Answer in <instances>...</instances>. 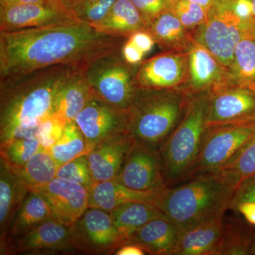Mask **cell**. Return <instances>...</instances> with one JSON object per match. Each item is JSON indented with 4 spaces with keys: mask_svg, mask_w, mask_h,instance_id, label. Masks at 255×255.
<instances>
[{
    "mask_svg": "<svg viewBox=\"0 0 255 255\" xmlns=\"http://www.w3.org/2000/svg\"><path fill=\"white\" fill-rule=\"evenodd\" d=\"M127 40L81 22L0 31V82L55 65L85 68Z\"/></svg>",
    "mask_w": 255,
    "mask_h": 255,
    "instance_id": "1",
    "label": "cell"
},
{
    "mask_svg": "<svg viewBox=\"0 0 255 255\" xmlns=\"http://www.w3.org/2000/svg\"><path fill=\"white\" fill-rule=\"evenodd\" d=\"M78 68L55 65L0 82V143L37 137L42 121L53 113L60 85Z\"/></svg>",
    "mask_w": 255,
    "mask_h": 255,
    "instance_id": "2",
    "label": "cell"
},
{
    "mask_svg": "<svg viewBox=\"0 0 255 255\" xmlns=\"http://www.w3.org/2000/svg\"><path fill=\"white\" fill-rule=\"evenodd\" d=\"M236 189L216 174L197 176L164 189L157 207L179 231L223 217Z\"/></svg>",
    "mask_w": 255,
    "mask_h": 255,
    "instance_id": "3",
    "label": "cell"
},
{
    "mask_svg": "<svg viewBox=\"0 0 255 255\" xmlns=\"http://www.w3.org/2000/svg\"><path fill=\"white\" fill-rule=\"evenodd\" d=\"M189 98L181 90L139 88L129 109V136L136 143L159 150L182 120Z\"/></svg>",
    "mask_w": 255,
    "mask_h": 255,
    "instance_id": "4",
    "label": "cell"
},
{
    "mask_svg": "<svg viewBox=\"0 0 255 255\" xmlns=\"http://www.w3.org/2000/svg\"><path fill=\"white\" fill-rule=\"evenodd\" d=\"M208 93L189 95L182 120L159 152L166 184L169 188L190 180L205 134Z\"/></svg>",
    "mask_w": 255,
    "mask_h": 255,
    "instance_id": "5",
    "label": "cell"
},
{
    "mask_svg": "<svg viewBox=\"0 0 255 255\" xmlns=\"http://www.w3.org/2000/svg\"><path fill=\"white\" fill-rule=\"evenodd\" d=\"M253 34H255V21L242 17L233 0H213L205 23L195 30L192 37L227 69L238 43Z\"/></svg>",
    "mask_w": 255,
    "mask_h": 255,
    "instance_id": "6",
    "label": "cell"
},
{
    "mask_svg": "<svg viewBox=\"0 0 255 255\" xmlns=\"http://www.w3.org/2000/svg\"><path fill=\"white\" fill-rule=\"evenodd\" d=\"M138 66L128 64L119 48L89 63L85 72L96 97L117 108L129 110L139 90L134 83Z\"/></svg>",
    "mask_w": 255,
    "mask_h": 255,
    "instance_id": "7",
    "label": "cell"
},
{
    "mask_svg": "<svg viewBox=\"0 0 255 255\" xmlns=\"http://www.w3.org/2000/svg\"><path fill=\"white\" fill-rule=\"evenodd\" d=\"M255 135V122L207 128L191 179L216 174Z\"/></svg>",
    "mask_w": 255,
    "mask_h": 255,
    "instance_id": "8",
    "label": "cell"
},
{
    "mask_svg": "<svg viewBox=\"0 0 255 255\" xmlns=\"http://www.w3.org/2000/svg\"><path fill=\"white\" fill-rule=\"evenodd\" d=\"M72 243L76 253L114 255L123 246L110 211L89 207L70 226Z\"/></svg>",
    "mask_w": 255,
    "mask_h": 255,
    "instance_id": "9",
    "label": "cell"
},
{
    "mask_svg": "<svg viewBox=\"0 0 255 255\" xmlns=\"http://www.w3.org/2000/svg\"><path fill=\"white\" fill-rule=\"evenodd\" d=\"M76 253L72 243L70 226L50 220L37 226L28 232L11 238L4 248L0 249L1 255H55Z\"/></svg>",
    "mask_w": 255,
    "mask_h": 255,
    "instance_id": "10",
    "label": "cell"
},
{
    "mask_svg": "<svg viewBox=\"0 0 255 255\" xmlns=\"http://www.w3.org/2000/svg\"><path fill=\"white\" fill-rule=\"evenodd\" d=\"M79 22L60 3L53 0L0 6V31L62 26Z\"/></svg>",
    "mask_w": 255,
    "mask_h": 255,
    "instance_id": "11",
    "label": "cell"
},
{
    "mask_svg": "<svg viewBox=\"0 0 255 255\" xmlns=\"http://www.w3.org/2000/svg\"><path fill=\"white\" fill-rule=\"evenodd\" d=\"M129 120V110L117 108L95 97L77 116L75 122L85 135L90 152L101 142L128 132Z\"/></svg>",
    "mask_w": 255,
    "mask_h": 255,
    "instance_id": "12",
    "label": "cell"
},
{
    "mask_svg": "<svg viewBox=\"0 0 255 255\" xmlns=\"http://www.w3.org/2000/svg\"><path fill=\"white\" fill-rule=\"evenodd\" d=\"M255 122V92L223 86L208 93L206 128Z\"/></svg>",
    "mask_w": 255,
    "mask_h": 255,
    "instance_id": "13",
    "label": "cell"
},
{
    "mask_svg": "<svg viewBox=\"0 0 255 255\" xmlns=\"http://www.w3.org/2000/svg\"><path fill=\"white\" fill-rule=\"evenodd\" d=\"M114 180L135 190L156 191L168 187L164 180L159 150L134 141Z\"/></svg>",
    "mask_w": 255,
    "mask_h": 255,
    "instance_id": "14",
    "label": "cell"
},
{
    "mask_svg": "<svg viewBox=\"0 0 255 255\" xmlns=\"http://www.w3.org/2000/svg\"><path fill=\"white\" fill-rule=\"evenodd\" d=\"M188 79L187 52L167 51L142 61L134 83L146 90H175Z\"/></svg>",
    "mask_w": 255,
    "mask_h": 255,
    "instance_id": "15",
    "label": "cell"
},
{
    "mask_svg": "<svg viewBox=\"0 0 255 255\" xmlns=\"http://www.w3.org/2000/svg\"><path fill=\"white\" fill-rule=\"evenodd\" d=\"M32 191L40 193L49 204L55 219L70 226L90 207V192L86 187L55 177L43 187Z\"/></svg>",
    "mask_w": 255,
    "mask_h": 255,
    "instance_id": "16",
    "label": "cell"
},
{
    "mask_svg": "<svg viewBox=\"0 0 255 255\" xmlns=\"http://www.w3.org/2000/svg\"><path fill=\"white\" fill-rule=\"evenodd\" d=\"M187 53V95L209 93L228 85L227 69L207 48L193 39Z\"/></svg>",
    "mask_w": 255,
    "mask_h": 255,
    "instance_id": "17",
    "label": "cell"
},
{
    "mask_svg": "<svg viewBox=\"0 0 255 255\" xmlns=\"http://www.w3.org/2000/svg\"><path fill=\"white\" fill-rule=\"evenodd\" d=\"M226 224L223 216L179 231L173 255H219Z\"/></svg>",
    "mask_w": 255,
    "mask_h": 255,
    "instance_id": "18",
    "label": "cell"
},
{
    "mask_svg": "<svg viewBox=\"0 0 255 255\" xmlns=\"http://www.w3.org/2000/svg\"><path fill=\"white\" fill-rule=\"evenodd\" d=\"M132 142L125 132L101 142L90 150L87 157L95 182L117 178Z\"/></svg>",
    "mask_w": 255,
    "mask_h": 255,
    "instance_id": "19",
    "label": "cell"
},
{
    "mask_svg": "<svg viewBox=\"0 0 255 255\" xmlns=\"http://www.w3.org/2000/svg\"><path fill=\"white\" fill-rule=\"evenodd\" d=\"M164 189L135 190L114 179L97 182L89 190L90 207L111 211L123 204L135 202L147 203L157 206Z\"/></svg>",
    "mask_w": 255,
    "mask_h": 255,
    "instance_id": "20",
    "label": "cell"
},
{
    "mask_svg": "<svg viewBox=\"0 0 255 255\" xmlns=\"http://www.w3.org/2000/svg\"><path fill=\"white\" fill-rule=\"evenodd\" d=\"M95 97L85 68L74 69L57 92L52 114L59 116L68 123L75 122L77 116Z\"/></svg>",
    "mask_w": 255,
    "mask_h": 255,
    "instance_id": "21",
    "label": "cell"
},
{
    "mask_svg": "<svg viewBox=\"0 0 255 255\" xmlns=\"http://www.w3.org/2000/svg\"><path fill=\"white\" fill-rule=\"evenodd\" d=\"M28 191L21 178L0 159V248L6 243L13 221Z\"/></svg>",
    "mask_w": 255,
    "mask_h": 255,
    "instance_id": "22",
    "label": "cell"
},
{
    "mask_svg": "<svg viewBox=\"0 0 255 255\" xmlns=\"http://www.w3.org/2000/svg\"><path fill=\"white\" fill-rule=\"evenodd\" d=\"M179 231L167 218H159L146 223L134 233L127 244L140 246L146 254L173 255Z\"/></svg>",
    "mask_w": 255,
    "mask_h": 255,
    "instance_id": "23",
    "label": "cell"
},
{
    "mask_svg": "<svg viewBox=\"0 0 255 255\" xmlns=\"http://www.w3.org/2000/svg\"><path fill=\"white\" fill-rule=\"evenodd\" d=\"M92 26L102 33L127 39L135 32L147 29L142 14L130 0H117L107 16Z\"/></svg>",
    "mask_w": 255,
    "mask_h": 255,
    "instance_id": "24",
    "label": "cell"
},
{
    "mask_svg": "<svg viewBox=\"0 0 255 255\" xmlns=\"http://www.w3.org/2000/svg\"><path fill=\"white\" fill-rule=\"evenodd\" d=\"M147 31L155 43L167 51L184 52L194 39L169 7L149 23Z\"/></svg>",
    "mask_w": 255,
    "mask_h": 255,
    "instance_id": "25",
    "label": "cell"
},
{
    "mask_svg": "<svg viewBox=\"0 0 255 255\" xmlns=\"http://www.w3.org/2000/svg\"><path fill=\"white\" fill-rule=\"evenodd\" d=\"M110 212L123 246L146 223L159 218H167L159 208L147 203H128Z\"/></svg>",
    "mask_w": 255,
    "mask_h": 255,
    "instance_id": "26",
    "label": "cell"
},
{
    "mask_svg": "<svg viewBox=\"0 0 255 255\" xmlns=\"http://www.w3.org/2000/svg\"><path fill=\"white\" fill-rule=\"evenodd\" d=\"M53 219H55L54 215L46 199L40 193L29 190L22 206L15 216L8 233L6 243L8 240L24 234Z\"/></svg>",
    "mask_w": 255,
    "mask_h": 255,
    "instance_id": "27",
    "label": "cell"
},
{
    "mask_svg": "<svg viewBox=\"0 0 255 255\" xmlns=\"http://www.w3.org/2000/svg\"><path fill=\"white\" fill-rule=\"evenodd\" d=\"M255 36L245 37L236 46L232 62L227 68L228 86L255 92Z\"/></svg>",
    "mask_w": 255,
    "mask_h": 255,
    "instance_id": "28",
    "label": "cell"
},
{
    "mask_svg": "<svg viewBox=\"0 0 255 255\" xmlns=\"http://www.w3.org/2000/svg\"><path fill=\"white\" fill-rule=\"evenodd\" d=\"M9 167L21 178L29 190L43 187L51 182L56 177L58 169L50 151L43 147L21 167Z\"/></svg>",
    "mask_w": 255,
    "mask_h": 255,
    "instance_id": "29",
    "label": "cell"
},
{
    "mask_svg": "<svg viewBox=\"0 0 255 255\" xmlns=\"http://www.w3.org/2000/svg\"><path fill=\"white\" fill-rule=\"evenodd\" d=\"M216 175L234 189L255 175V135Z\"/></svg>",
    "mask_w": 255,
    "mask_h": 255,
    "instance_id": "30",
    "label": "cell"
},
{
    "mask_svg": "<svg viewBox=\"0 0 255 255\" xmlns=\"http://www.w3.org/2000/svg\"><path fill=\"white\" fill-rule=\"evenodd\" d=\"M49 151L58 168L90 152L85 135L75 122L67 124L63 135Z\"/></svg>",
    "mask_w": 255,
    "mask_h": 255,
    "instance_id": "31",
    "label": "cell"
},
{
    "mask_svg": "<svg viewBox=\"0 0 255 255\" xmlns=\"http://www.w3.org/2000/svg\"><path fill=\"white\" fill-rule=\"evenodd\" d=\"M117 0H62L60 4L79 22L94 26L110 12Z\"/></svg>",
    "mask_w": 255,
    "mask_h": 255,
    "instance_id": "32",
    "label": "cell"
},
{
    "mask_svg": "<svg viewBox=\"0 0 255 255\" xmlns=\"http://www.w3.org/2000/svg\"><path fill=\"white\" fill-rule=\"evenodd\" d=\"M41 147L37 137L11 139L0 143V159L9 167H21Z\"/></svg>",
    "mask_w": 255,
    "mask_h": 255,
    "instance_id": "33",
    "label": "cell"
},
{
    "mask_svg": "<svg viewBox=\"0 0 255 255\" xmlns=\"http://www.w3.org/2000/svg\"><path fill=\"white\" fill-rule=\"evenodd\" d=\"M255 238L236 223H227L219 255H251Z\"/></svg>",
    "mask_w": 255,
    "mask_h": 255,
    "instance_id": "34",
    "label": "cell"
},
{
    "mask_svg": "<svg viewBox=\"0 0 255 255\" xmlns=\"http://www.w3.org/2000/svg\"><path fill=\"white\" fill-rule=\"evenodd\" d=\"M169 8L187 31L197 29L205 23L207 18L208 10L189 0L171 1Z\"/></svg>",
    "mask_w": 255,
    "mask_h": 255,
    "instance_id": "35",
    "label": "cell"
},
{
    "mask_svg": "<svg viewBox=\"0 0 255 255\" xmlns=\"http://www.w3.org/2000/svg\"><path fill=\"white\" fill-rule=\"evenodd\" d=\"M56 177L78 183L89 190L95 183L87 155L80 156L64 164L58 169Z\"/></svg>",
    "mask_w": 255,
    "mask_h": 255,
    "instance_id": "36",
    "label": "cell"
},
{
    "mask_svg": "<svg viewBox=\"0 0 255 255\" xmlns=\"http://www.w3.org/2000/svg\"><path fill=\"white\" fill-rule=\"evenodd\" d=\"M67 124L66 120L54 114L43 119L40 124L37 136L41 147L50 150L63 135Z\"/></svg>",
    "mask_w": 255,
    "mask_h": 255,
    "instance_id": "37",
    "label": "cell"
},
{
    "mask_svg": "<svg viewBox=\"0 0 255 255\" xmlns=\"http://www.w3.org/2000/svg\"><path fill=\"white\" fill-rule=\"evenodd\" d=\"M138 9L146 24L149 23L170 6V0H130Z\"/></svg>",
    "mask_w": 255,
    "mask_h": 255,
    "instance_id": "38",
    "label": "cell"
},
{
    "mask_svg": "<svg viewBox=\"0 0 255 255\" xmlns=\"http://www.w3.org/2000/svg\"><path fill=\"white\" fill-rule=\"evenodd\" d=\"M243 201L255 202V175L248 178L236 188L231 209H235L238 204Z\"/></svg>",
    "mask_w": 255,
    "mask_h": 255,
    "instance_id": "39",
    "label": "cell"
},
{
    "mask_svg": "<svg viewBox=\"0 0 255 255\" xmlns=\"http://www.w3.org/2000/svg\"><path fill=\"white\" fill-rule=\"evenodd\" d=\"M128 39L131 41L145 55L150 53L155 44V40L147 31L135 32Z\"/></svg>",
    "mask_w": 255,
    "mask_h": 255,
    "instance_id": "40",
    "label": "cell"
},
{
    "mask_svg": "<svg viewBox=\"0 0 255 255\" xmlns=\"http://www.w3.org/2000/svg\"><path fill=\"white\" fill-rule=\"evenodd\" d=\"M124 60L130 65H139L142 63L145 54L131 41L127 39L121 48Z\"/></svg>",
    "mask_w": 255,
    "mask_h": 255,
    "instance_id": "41",
    "label": "cell"
},
{
    "mask_svg": "<svg viewBox=\"0 0 255 255\" xmlns=\"http://www.w3.org/2000/svg\"><path fill=\"white\" fill-rule=\"evenodd\" d=\"M234 209L237 210L246 219L247 222L255 226V202L243 201L236 205Z\"/></svg>",
    "mask_w": 255,
    "mask_h": 255,
    "instance_id": "42",
    "label": "cell"
},
{
    "mask_svg": "<svg viewBox=\"0 0 255 255\" xmlns=\"http://www.w3.org/2000/svg\"><path fill=\"white\" fill-rule=\"evenodd\" d=\"M145 254V252L140 246L135 244H126L117 249L114 255H144Z\"/></svg>",
    "mask_w": 255,
    "mask_h": 255,
    "instance_id": "43",
    "label": "cell"
},
{
    "mask_svg": "<svg viewBox=\"0 0 255 255\" xmlns=\"http://www.w3.org/2000/svg\"><path fill=\"white\" fill-rule=\"evenodd\" d=\"M46 0H0V6L6 5L26 4V3L41 2Z\"/></svg>",
    "mask_w": 255,
    "mask_h": 255,
    "instance_id": "44",
    "label": "cell"
},
{
    "mask_svg": "<svg viewBox=\"0 0 255 255\" xmlns=\"http://www.w3.org/2000/svg\"><path fill=\"white\" fill-rule=\"evenodd\" d=\"M192 2L200 5L206 10H209L210 6L212 4L213 0H189Z\"/></svg>",
    "mask_w": 255,
    "mask_h": 255,
    "instance_id": "45",
    "label": "cell"
},
{
    "mask_svg": "<svg viewBox=\"0 0 255 255\" xmlns=\"http://www.w3.org/2000/svg\"><path fill=\"white\" fill-rule=\"evenodd\" d=\"M251 255H255V243L253 247V249H252Z\"/></svg>",
    "mask_w": 255,
    "mask_h": 255,
    "instance_id": "46",
    "label": "cell"
},
{
    "mask_svg": "<svg viewBox=\"0 0 255 255\" xmlns=\"http://www.w3.org/2000/svg\"><path fill=\"white\" fill-rule=\"evenodd\" d=\"M253 11H254V14L255 16V0H253Z\"/></svg>",
    "mask_w": 255,
    "mask_h": 255,
    "instance_id": "47",
    "label": "cell"
},
{
    "mask_svg": "<svg viewBox=\"0 0 255 255\" xmlns=\"http://www.w3.org/2000/svg\"><path fill=\"white\" fill-rule=\"evenodd\" d=\"M53 1H56V2L59 3L60 1H62V0H53Z\"/></svg>",
    "mask_w": 255,
    "mask_h": 255,
    "instance_id": "48",
    "label": "cell"
},
{
    "mask_svg": "<svg viewBox=\"0 0 255 255\" xmlns=\"http://www.w3.org/2000/svg\"></svg>",
    "mask_w": 255,
    "mask_h": 255,
    "instance_id": "49",
    "label": "cell"
},
{
    "mask_svg": "<svg viewBox=\"0 0 255 255\" xmlns=\"http://www.w3.org/2000/svg\"><path fill=\"white\" fill-rule=\"evenodd\" d=\"M170 1H173V0H170Z\"/></svg>",
    "mask_w": 255,
    "mask_h": 255,
    "instance_id": "50",
    "label": "cell"
}]
</instances>
